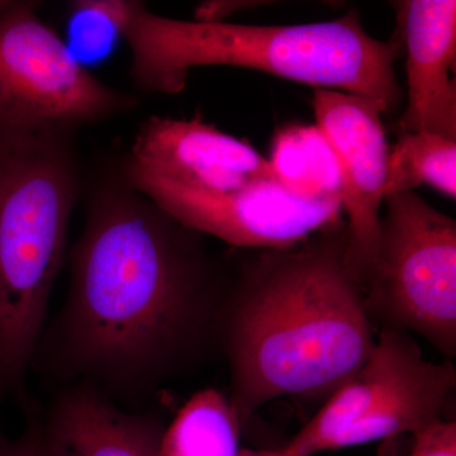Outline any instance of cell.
Returning <instances> with one entry per match:
<instances>
[{"label":"cell","instance_id":"cell-1","mask_svg":"<svg viewBox=\"0 0 456 456\" xmlns=\"http://www.w3.org/2000/svg\"><path fill=\"white\" fill-rule=\"evenodd\" d=\"M200 237L125 174L102 183L70 251L64 305L32 369L134 407L204 362L218 347L227 281Z\"/></svg>","mask_w":456,"mask_h":456},{"label":"cell","instance_id":"cell-2","mask_svg":"<svg viewBox=\"0 0 456 456\" xmlns=\"http://www.w3.org/2000/svg\"><path fill=\"white\" fill-rule=\"evenodd\" d=\"M373 330L344 222L248 257L227 281L218 323L242 426L277 398L330 397L370 355Z\"/></svg>","mask_w":456,"mask_h":456},{"label":"cell","instance_id":"cell-3","mask_svg":"<svg viewBox=\"0 0 456 456\" xmlns=\"http://www.w3.org/2000/svg\"><path fill=\"white\" fill-rule=\"evenodd\" d=\"M79 7L125 38L132 79L147 92L176 94L191 69L233 66L374 99L386 114L403 95L395 69L401 42L369 35L355 11L327 22L259 26L174 20L134 0H79Z\"/></svg>","mask_w":456,"mask_h":456},{"label":"cell","instance_id":"cell-4","mask_svg":"<svg viewBox=\"0 0 456 456\" xmlns=\"http://www.w3.org/2000/svg\"><path fill=\"white\" fill-rule=\"evenodd\" d=\"M73 134L0 140V422L22 399L80 194Z\"/></svg>","mask_w":456,"mask_h":456},{"label":"cell","instance_id":"cell-5","mask_svg":"<svg viewBox=\"0 0 456 456\" xmlns=\"http://www.w3.org/2000/svg\"><path fill=\"white\" fill-rule=\"evenodd\" d=\"M455 388L450 360L430 362L410 334L382 329L358 370L279 450L283 456H314L399 435L415 437L445 419Z\"/></svg>","mask_w":456,"mask_h":456},{"label":"cell","instance_id":"cell-6","mask_svg":"<svg viewBox=\"0 0 456 456\" xmlns=\"http://www.w3.org/2000/svg\"><path fill=\"white\" fill-rule=\"evenodd\" d=\"M375 265L364 289L371 322L416 334L456 356V222L404 191L384 200Z\"/></svg>","mask_w":456,"mask_h":456},{"label":"cell","instance_id":"cell-7","mask_svg":"<svg viewBox=\"0 0 456 456\" xmlns=\"http://www.w3.org/2000/svg\"><path fill=\"white\" fill-rule=\"evenodd\" d=\"M134 106L77 61L33 3H0V140L74 134Z\"/></svg>","mask_w":456,"mask_h":456},{"label":"cell","instance_id":"cell-8","mask_svg":"<svg viewBox=\"0 0 456 456\" xmlns=\"http://www.w3.org/2000/svg\"><path fill=\"white\" fill-rule=\"evenodd\" d=\"M134 188L200 235L250 250L299 244L340 224L341 198L307 196L281 180L255 183L227 193L193 191L123 167Z\"/></svg>","mask_w":456,"mask_h":456},{"label":"cell","instance_id":"cell-9","mask_svg":"<svg viewBox=\"0 0 456 456\" xmlns=\"http://www.w3.org/2000/svg\"><path fill=\"white\" fill-rule=\"evenodd\" d=\"M317 130L334 155L347 215V259L362 287L377 257L386 200L389 147L386 110L374 99L331 89H314Z\"/></svg>","mask_w":456,"mask_h":456},{"label":"cell","instance_id":"cell-10","mask_svg":"<svg viewBox=\"0 0 456 456\" xmlns=\"http://www.w3.org/2000/svg\"><path fill=\"white\" fill-rule=\"evenodd\" d=\"M125 167L208 193L281 180L269 159L250 143L200 118L150 117L140 126Z\"/></svg>","mask_w":456,"mask_h":456},{"label":"cell","instance_id":"cell-11","mask_svg":"<svg viewBox=\"0 0 456 456\" xmlns=\"http://www.w3.org/2000/svg\"><path fill=\"white\" fill-rule=\"evenodd\" d=\"M45 456H160L165 425L155 412L126 411L97 387H61L38 416Z\"/></svg>","mask_w":456,"mask_h":456},{"label":"cell","instance_id":"cell-12","mask_svg":"<svg viewBox=\"0 0 456 456\" xmlns=\"http://www.w3.org/2000/svg\"><path fill=\"white\" fill-rule=\"evenodd\" d=\"M398 9L408 89L399 131L456 140V2L411 0Z\"/></svg>","mask_w":456,"mask_h":456},{"label":"cell","instance_id":"cell-13","mask_svg":"<svg viewBox=\"0 0 456 456\" xmlns=\"http://www.w3.org/2000/svg\"><path fill=\"white\" fill-rule=\"evenodd\" d=\"M242 428L228 395L203 389L167 426L160 456H239Z\"/></svg>","mask_w":456,"mask_h":456},{"label":"cell","instance_id":"cell-14","mask_svg":"<svg viewBox=\"0 0 456 456\" xmlns=\"http://www.w3.org/2000/svg\"><path fill=\"white\" fill-rule=\"evenodd\" d=\"M422 184L455 200L456 140L430 132L401 134L389 151L386 198Z\"/></svg>","mask_w":456,"mask_h":456},{"label":"cell","instance_id":"cell-15","mask_svg":"<svg viewBox=\"0 0 456 456\" xmlns=\"http://www.w3.org/2000/svg\"><path fill=\"white\" fill-rule=\"evenodd\" d=\"M269 160L279 179L293 191L307 196L340 197L338 165L316 126L281 132Z\"/></svg>","mask_w":456,"mask_h":456},{"label":"cell","instance_id":"cell-16","mask_svg":"<svg viewBox=\"0 0 456 456\" xmlns=\"http://www.w3.org/2000/svg\"><path fill=\"white\" fill-rule=\"evenodd\" d=\"M410 456H456L454 419H441L416 435Z\"/></svg>","mask_w":456,"mask_h":456},{"label":"cell","instance_id":"cell-17","mask_svg":"<svg viewBox=\"0 0 456 456\" xmlns=\"http://www.w3.org/2000/svg\"><path fill=\"white\" fill-rule=\"evenodd\" d=\"M26 412L25 430L20 436L9 437L0 422V456H45L38 440L35 411Z\"/></svg>","mask_w":456,"mask_h":456},{"label":"cell","instance_id":"cell-18","mask_svg":"<svg viewBox=\"0 0 456 456\" xmlns=\"http://www.w3.org/2000/svg\"><path fill=\"white\" fill-rule=\"evenodd\" d=\"M239 456H281L277 449H242Z\"/></svg>","mask_w":456,"mask_h":456}]
</instances>
